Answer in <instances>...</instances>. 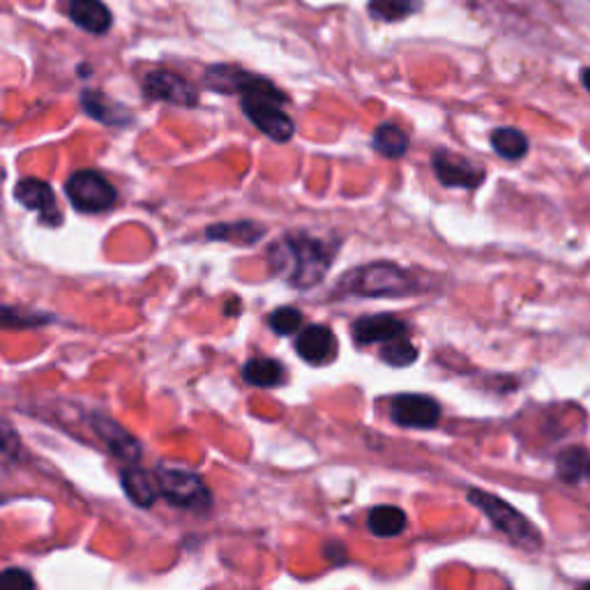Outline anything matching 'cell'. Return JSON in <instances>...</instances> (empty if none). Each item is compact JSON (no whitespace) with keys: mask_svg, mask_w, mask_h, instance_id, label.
Returning <instances> with one entry per match:
<instances>
[{"mask_svg":"<svg viewBox=\"0 0 590 590\" xmlns=\"http://www.w3.org/2000/svg\"><path fill=\"white\" fill-rule=\"evenodd\" d=\"M335 254L337 250L326 240L307 234H291L271 244L268 261L273 273L289 281L291 287L310 289L326 277Z\"/></svg>","mask_w":590,"mask_h":590,"instance_id":"1","label":"cell"},{"mask_svg":"<svg viewBox=\"0 0 590 590\" xmlns=\"http://www.w3.org/2000/svg\"><path fill=\"white\" fill-rule=\"evenodd\" d=\"M289 102L287 95H284L277 86H273L268 79H261V76L252 74L250 84L244 86L240 92V106L244 116L250 118L265 137L287 143L296 135L293 121L281 111V106Z\"/></svg>","mask_w":590,"mask_h":590,"instance_id":"2","label":"cell"},{"mask_svg":"<svg viewBox=\"0 0 590 590\" xmlns=\"http://www.w3.org/2000/svg\"><path fill=\"white\" fill-rule=\"evenodd\" d=\"M417 289V281L394 263H369L341 277L339 291L369 298H397L409 296Z\"/></svg>","mask_w":590,"mask_h":590,"instance_id":"3","label":"cell"},{"mask_svg":"<svg viewBox=\"0 0 590 590\" xmlns=\"http://www.w3.org/2000/svg\"><path fill=\"white\" fill-rule=\"evenodd\" d=\"M468 501L515 544L528 547V549H538L542 544L540 530L532 526L519 510H515L503 499L493 497V493L482 491V489H470Z\"/></svg>","mask_w":590,"mask_h":590,"instance_id":"4","label":"cell"},{"mask_svg":"<svg viewBox=\"0 0 590 590\" xmlns=\"http://www.w3.org/2000/svg\"><path fill=\"white\" fill-rule=\"evenodd\" d=\"M158 482L162 497L176 507L185 510H208L211 507V491L199 473L187 468L160 466Z\"/></svg>","mask_w":590,"mask_h":590,"instance_id":"5","label":"cell"},{"mask_svg":"<svg viewBox=\"0 0 590 590\" xmlns=\"http://www.w3.org/2000/svg\"><path fill=\"white\" fill-rule=\"evenodd\" d=\"M65 194L79 213H104L118 201L116 187L98 171H76L65 183Z\"/></svg>","mask_w":590,"mask_h":590,"instance_id":"6","label":"cell"},{"mask_svg":"<svg viewBox=\"0 0 590 590\" xmlns=\"http://www.w3.org/2000/svg\"><path fill=\"white\" fill-rule=\"evenodd\" d=\"M390 417L399 427L431 429L441 420V406L427 394H397L390 402Z\"/></svg>","mask_w":590,"mask_h":590,"instance_id":"7","label":"cell"},{"mask_svg":"<svg viewBox=\"0 0 590 590\" xmlns=\"http://www.w3.org/2000/svg\"><path fill=\"white\" fill-rule=\"evenodd\" d=\"M143 95L148 100L168 102L176 106H197V88L174 72H150L143 79Z\"/></svg>","mask_w":590,"mask_h":590,"instance_id":"8","label":"cell"},{"mask_svg":"<svg viewBox=\"0 0 590 590\" xmlns=\"http://www.w3.org/2000/svg\"><path fill=\"white\" fill-rule=\"evenodd\" d=\"M434 174L443 187H464L475 189L485 183V171L475 166L473 162L454 155L450 150L434 152Z\"/></svg>","mask_w":590,"mask_h":590,"instance_id":"9","label":"cell"},{"mask_svg":"<svg viewBox=\"0 0 590 590\" xmlns=\"http://www.w3.org/2000/svg\"><path fill=\"white\" fill-rule=\"evenodd\" d=\"M14 199L22 203L28 211L40 215V219L49 226H59L63 222V215L55 203V194L49 183L37 178H24L14 187Z\"/></svg>","mask_w":590,"mask_h":590,"instance_id":"10","label":"cell"},{"mask_svg":"<svg viewBox=\"0 0 590 590\" xmlns=\"http://www.w3.org/2000/svg\"><path fill=\"white\" fill-rule=\"evenodd\" d=\"M353 339L360 347L369 344H388V341L402 339L409 335V323L397 318L392 314H372V316H360L353 323Z\"/></svg>","mask_w":590,"mask_h":590,"instance_id":"11","label":"cell"},{"mask_svg":"<svg viewBox=\"0 0 590 590\" xmlns=\"http://www.w3.org/2000/svg\"><path fill=\"white\" fill-rule=\"evenodd\" d=\"M296 351L307 365H328L337 355V337L328 326H310L298 335Z\"/></svg>","mask_w":590,"mask_h":590,"instance_id":"12","label":"cell"},{"mask_svg":"<svg viewBox=\"0 0 590 590\" xmlns=\"http://www.w3.org/2000/svg\"><path fill=\"white\" fill-rule=\"evenodd\" d=\"M67 16L74 26L90 35L109 33L113 18L102 0H67Z\"/></svg>","mask_w":590,"mask_h":590,"instance_id":"13","label":"cell"},{"mask_svg":"<svg viewBox=\"0 0 590 590\" xmlns=\"http://www.w3.org/2000/svg\"><path fill=\"white\" fill-rule=\"evenodd\" d=\"M92 427H95V431H98L100 439L106 443V448L118 456V460L137 462L141 456V448H139L137 439H131V436L123 427H118L116 423L109 420V417L95 415L92 417Z\"/></svg>","mask_w":590,"mask_h":590,"instance_id":"14","label":"cell"},{"mask_svg":"<svg viewBox=\"0 0 590 590\" xmlns=\"http://www.w3.org/2000/svg\"><path fill=\"white\" fill-rule=\"evenodd\" d=\"M121 485L129 497V501L137 503L139 507L155 505V501L162 497L158 473L152 475L141 468H127L121 473Z\"/></svg>","mask_w":590,"mask_h":590,"instance_id":"15","label":"cell"},{"mask_svg":"<svg viewBox=\"0 0 590 590\" xmlns=\"http://www.w3.org/2000/svg\"><path fill=\"white\" fill-rule=\"evenodd\" d=\"M242 378L256 388H275L287 380V367L275 357H252L242 367Z\"/></svg>","mask_w":590,"mask_h":590,"instance_id":"16","label":"cell"},{"mask_svg":"<svg viewBox=\"0 0 590 590\" xmlns=\"http://www.w3.org/2000/svg\"><path fill=\"white\" fill-rule=\"evenodd\" d=\"M81 106L90 118H95L102 125H127L131 121L125 106L111 102L98 90H86L81 95Z\"/></svg>","mask_w":590,"mask_h":590,"instance_id":"17","label":"cell"},{"mask_svg":"<svg viewBox=\"0 0 590 590\" xmlns=\"http://www.w3.org/2000/svg\"><path fill=\"white\" fill-rule=\"evenodd\" d=\"M252 72H244L236 65H213L205 70V86L219 95H240L244 86L250 84Z\"/></svg>","mask_w":590,"mask_h":590,"instance_id":"18","label":"cell"},{"mask_svg":"<svg viewBox=\"0 0 590 590\" xmlns=\"http://www.w3.org/2000/svg\"><path fill=\"white\" fill-rule=\"evenodd\" d=\"M556 475L567 485H579L590 478V454L586 448H565L556 456Z\"/></svg>","mask_w":590,"mask_h":590,"instance_id":"19","label":"cell"},{"mask_svg":"<svg viewBox=\"0 0 590 590\" xmlns=\"http://www.w3.org/2000/svg\"><path fill=\"white\" fill-rule=\"evenodd\" d=\"M406 524H409L406 515L394 505H376L367 517V526L376 538L402 536V532L406 530Z\"/></svg>","mask_w":590,"mask_h":590,"instance_id":"20","label":"cell"},{"mask_svg":"<svg viewBox=\"0 0 590 590\" xmlns=\"http://www.w3.org/2000/svg\"><path fill=\"white\" fill-rule=\"evenodd\" d=\"M374 148L380 155L388 160H399L406 155L409 150V137L402 127H397L392 123L378 125V129L374 131Z\"/></svg>","mask_w":590,"mask_h":590,"instance_id":"21","label":"cell"},{"mask_svg":"<svg viewBox=\"0 0 590 590\" xmlns=\"http://www.w3.org/2000/svg\"><path fill=\"white\" fill-rule=\"evenodd\" d=\"M211 240H226L238 244H254L263 236V226L254 222H231V224H215L205 231Z\"/></svg>","mask_w":590,"mask_h":590,"instance_id":"22","label":"cell"},{"mask_svg":"<svg viewBox=\"0 0 590 590\" xmlns=\"http://www.w3.org/2000/svg\"><path fill=\"white\" fill-rule=\"evenodd\" d=\"M420 10V0H369L367 12L378 22L397 24Z\"/></svg>","mask_w":590,"mask_h":590,"instance_id":"23","label":"cell"},{"mask_svg":"<svg viewBox=\"0 0 590 590\" xmlns=\"http://www.w3.org/2000/svg\"><path fill=\"white\" fill-rule=\"evenodd\" d=\"M491 146L505 160H522L528 152V139L515 127H499L491 131Z\"/></svg>","mask_w":590,"mask_h":590,"instance_id":"24","label":"cell"},{"mask_svg":"<svg viewBox=\"0 0 590 590\" xmlns=\"http://www.w3.org/2000/svg\"><path fill=\"white\" fill-rule=\"evenodd\" d=\"M415 357H417V349L411 344L406 337L388 341V344H384V349H380V360L392 367L413 365Z\"/></svg>","mask_w":590,"mask_h":590,"instance_id":"25","label":"cell"},{"mask_svg":"<svg viewBox=\"0 0 590 590\" xmlns=\"http://www.w3.org/2000/svg\"><path fill=\"white\" fill-rule=\"evenodd\" d=\"M302 321H304L302 312L296 310V307H279L268 316L271 328L281 337L293 335L302 326Z\"/></svg>","mask_w":590,"mask_h":590,"instance_id":"26","label":"cell"},{"mask_svg":"<svg viewBox=\"0 0 590 590\" xmlns=\"http://www.w3.org/2000/svg\"><path fill=\"white\" fill-rule=\"evenodd\" d=\"M0 590H35V581L26 569L10 567L0 577Z\"/></svg>","mask_w":590,"mask_h":590,"instance_id":"27","label":"cell"},{"mask_svg":"<svg viewBox=\"0 0 590 590\" xmlns=\"http://www.w3.org/2000/svg\"><path fill=\"white\" fill-rule=\"evenodd\" d=\"M581 81H583V86L590 90V67H588V70H583V74H581Z\"/></svg>","mask_w":590,"mask_h":590,"instance_id":"28","label":"cell"},{"mask_svg":"<svg viewBox=\"0 0 590 590\" xmlns=\"http://www.w3.org/2000/svg\"><path fill=\"white\" fill-rule=\"evenodd\" d=\"M579 590H590V581H588V583H583Z\"/></svg>","mask_w":590,"mask_h":590,"instance_id":"29","label":"cell"}]
</instances>
